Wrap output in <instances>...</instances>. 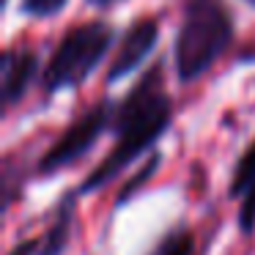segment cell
Instances as JSON below:
<instances>
[{"label":"cell","instance_id":"cell-8","mask_svg":"<svg viewBox=\"0 0 255 255\" xmlns=\"http://www.w3.org/2000/svg\"><path fill=\"white\" fill-rule=\"evenodd\" d=\"M253 184H255V143L250 145L247 154L239 159L236 173H233V181H231V195L233 198H242Z\"/></svg>","mask_w":255,"mask_h":255},{"label":"cell","instance_id":"cell-12","mask_svg":"<svg viewBox=\"0 0 255 255\" xmlns=\"http://www.w3.org/2000/svg\"><path fill=\"white\" fill-rule=\"evenodd\" d=\"M39 250H41V242L39 239H30V242H25V244H17L8 255H36Z\"/></svg>","mask_w":255,"mask_h":255},{"label":"cell","instance_id":"cell-11","mask_svg":"<svg viewBox=\"0 0 255 255\" xmlns=\"http://www.w3.org/2000/svg\"><path fill=\"white\" fill-rule=\"evenodd\" d=\"M154 167H156V159H154V162H148V165H145V170H143V173H140V176H137V178H134V181H132V184H129V187H124V192H121V198H118V203H127V200H129V195H132V192H134V189H137V187H140V184H143V181H145V178H148V176H151V170H154Z\"/></svg>","mask_w":255,"mask_h":255},{"label":"cell","instance_id":"cell-13","mask_svg":"<svg viewBox=\"0 0 255 255\" xmlns=\"http://www.w3.org/2000/svg\"><path fill=\"white\" fill-rule=\"evenodd\" d=\"M94 6H116V3H121V0H91Z\"/></svg>","mask_w":255,"mask_h":255},{"label":"cell","instance_id":"cell-6","mask_svg":"<svg viewBox=\"0 0 255 255\" xmlns=\"http://www.w3.org/2000/svg\"><path fill=\"white\" fill-rule=\"evenodd\" d=\"M36 55L30 50H8L3 52V105L11 107L14 102H19L28 91L30 80L36 74Z\"/></svg>","mask_w":255,"mask_h":255},{"label":"cell","instance_id":"cell-5","mask_svg":"<svg viewBox=\"0 0 255 255\" xmlns=\"http://www.w3.org/2000/svg\"><path fill=\"white\" fill-rule=\"evenodd\" d=\"M156 36H159V22H156V19H140V22H134L132 28L127 30V36H124L116 61L110 63L107 80H110V83H118L121 77L132 74V69H137V63L143 61L151 52V47L156 44Z\"/></svg>","mask_w":255,"mask_h":255},{"label":"cell","instance_id":"cell-4","mask_svg":"<svg viewBox=\"0 0 255 255\" xmlns=\"http://www.w3.org/2000/svg\"><path fill=\"white\" fill-rule=\"evenodd\" d=\"M113 113H116V107L110 102H99L85 116H80L66 129V134L44 154V159L39 162V173H47V176L58 173L61 167L74 165L83 154H88L94 148V143L102 137V132L107 127H113Z\"/></svg>","mask_w":255,"mask_h":255},{"label":"cell","instance_id":"cell-9","mask_svg":"<svg viewBox=\"0 0 255 255\" xmlns=\"http://www.w3.org/2000/svg\"><path fill=\"white\" fill-rule=\"evenodd\" d=\"M151 255H192V236L187 231L167 233Z\"/></svg>","mask_w":255,"mask_h":255},{"label":"cell","instance_id":"cell-3","mask_svg":"<svg viewBox=\"0 0 255 255\" xmlns=\"http://www.w3.org/2000/svg\"><path fill=\"white\" fill-rule=\"evenodd\" d=\"M110 41H113V28L105 22H88V25L74 28L58 44L55 55L50 58L44 74H41V83H44L47 94L80 85L99 66Z\"/></svg>","mask_w":255,"mask_h":255},{"label":"cell","instance_id":"cell-2","mask_svg":"<svg viewBox=\"0 0 255 255\" xmlns=\"http://www.w3.org/2000/svg\"><path fill=\"white\" fill-rule=\"evenodd\" d=\"M233 36V22L222 0H189L184 25L176 41V72L181 80H195L225 52Z\"/></svg>","mask_w":255,"mask_h":255},{"label":"cell","instance_id":"cell-1","mask_svg":"<svg viewBox=\"0 0 255 255\" xmlns=\"http://www.w3.org/2000/svg\"><path fill=\"white\" fill-rule=\"evenodd\" d=\"M173 105L165 94L159 69H151L132 91L129 96L116 107L113 113V129H116V148L107 154V159L85 178L80 192H94L105 187L110 178H116L127 165H132L145 148L162 137L170 127Z\"/></svg>","mask_w":255,"mask_h":255},{"label":"cell","instance_id":"cell-14","mask_svg":"<svg viewBox=\"0 0 255 255\" xmlns=\"http://www.w3.org/2000/svg\"><path fill=\"white\" fill-rule=\"evenodd\" d=\"M250 3H253V6H255V0H250Z\"/></svg>","mask_w":255,"mask_h":255},{"label":"cell","instance_id":"cell-7","mask_svg":"<svg viewBox=\"0 0 255 255\" xmlns=\"http://www.w3.org/2000/svg\"><path fill=\"white\" fill-rule=\"evenodd\" d=\"M72 217H74V198H69L58 211V220L47 231L39 255H63V250L69 244V231H72Z\"/></svg>","mask_w":255,"mask_h":255},{"label":"cell","instance_id":"cell-10","mask_svg":"<svg viewBox=\"0 0 255 255\" xmlns=\"http://www.w3.org/2000/svg\"><path fill=\"white\" fill-rule=\"evenodd\" d=\"M66 0H22V8L33 17H50V14H58L63 8Z\"/></svg>","mask_w":255,"mask_h":255}]
</instances>
